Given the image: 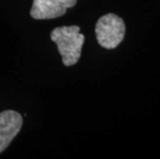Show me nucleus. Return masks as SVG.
Here are the masks:
<instances>
[{
  "instance_id": "obj_1",
  "label": "nucleus",
  "mask_w": 160,
  "mask_h": 159,
  "mask_svg": "<svg viewBox=\"0 0 160 159\" xmlns=\"http://www.w3.org/2000/svg\"><path fill=\"white\" fill-rule=\"evenodd\" d=\"M79 26H62L53 29L51 39L57 45L62 62L65 66H72L80 60L85 36Z\"/></svg>"
},
{
  "instance_id": "obj_2",
  "label": "nucleus",
  "mask_w": 160,
  "mask_h": 159,
  "mask_svg": "<svg viewBox=\"0 0 160 159\" xmlns=\"http://www.w3.org/2000/svg\"><path fill=\"white\" fill-rule=\"evenodd\" d=\"M125 30V23L120 17L115 13H107L97 21L95 34L102 48L115 49L123 40Z\"/></svg>"
},
{
  "instance_id": "obj_3",
  "label": "nucleus",
  "mask_w": 160,
  "mask_h": 159,
  "mask_svg": "<svg viewBox=\"0 0 160 159\" xmlns=\"http://www.w3.org/2000/svg\"><path fill=\"white\" fill-rule=\"evenodd\" d=\"M77 0H33L30 16L35 20H50L65 15L73 7Z\"/></svg>"
},
{
  "instance_id": "obj_4",
  "label": "nucleus",
  "mask_w": 160,
  "mask_h": 159,
  "mask_svg": "<svg viewBox=\"0 0 160 159\" xmlns=\"http://www.w3.org/2000/svg\"><path fill=\"white\" fill-rule=\"evenodd\" d=\"M22 125L23 118L18 112L8 110L0 113V153L9 146Z\"/></svg>"
}]
</instances>
